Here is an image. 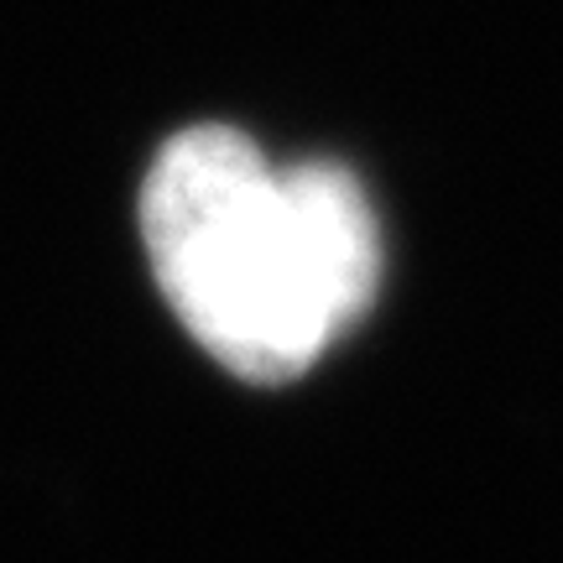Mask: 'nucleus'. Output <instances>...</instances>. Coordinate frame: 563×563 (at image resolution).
Returning <instances> with one entry per match:
<instances>
[{"instance_id": "f257e3e1", "label": "nucleus", "mask_w": 563, "mask_h": 563, "mask_svg": "<svg viewBox=\"0 0 563 563\" xmlns=\"http://www.w3.org/2000/svg\"><path fill=\"white\" fill-rule=\"evenodd\" d=\"M141 230L183 329L245 382H292L361 319L382 235L340 162L272 167L230 125L167 141L141 188Z\"/></svg>"}]
</instances>
